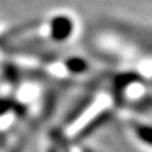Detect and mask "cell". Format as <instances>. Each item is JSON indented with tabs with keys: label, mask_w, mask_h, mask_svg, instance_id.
Masks as SVG:
<instances>
[{
	"label": "cell",
	"mask_w": 152,
	"mask_h": 152,
	"mask_svg": "<svg viewBox=\"0 0 152 152\" xmlns=\"http://www.w3.org/2000/svg\"><path fill=\"white\" fill-rule=\"evenodd\" d=\"M118 112L120 108L110 84L97 86L53 129L64 142H86L89 135L107 124Z\"/></svg>",
	"instance_id": "1"
},
{
	"label": "cell",
	"mask_w": 152,
	"mask_h": 152,
	"mask_svg": "<svg viewBox=\"0 0 152 152\" xmlns=\"http://www.w3.org/2000/svg\"><path fill=\"white\" fill-rule=\"evenodd\" d=\"M72 23L67 18H56L51 24V39L56 42H63L71 35Z\"/></svg>",
	"instance_id": "4"
},
{
	"label": "cell",
	"mask_w": 152,
	"mask_h": 152,
	"mask_svg": "<svg viewBox=\"0 0 152 152\" xmlns=\"http://www.w3.org/2000/svg\"><path fill=\"white\" fill-rule=\"evenodd\" d=\"M40 152H72L71 143L59 137L55 129L51 128L43 135L40 143Z\"/></svg>",
	"instance_id": "3"
},
{
	"label": "cell",
	"mask_w": 152,
	"mask_h": 152,
	"mask_svg": "<svg viewBox=\"0 0 152 152\" xmlns=\"http://www.w3.org/2000/svg\"><path fill=\"white\" fill-rule=\"evenodd\" d=\"M123 127L132 142L144 151L152 152V123L135 118L129 113L126 119L123 118Z\"/></svg>",
	"instance_id": "2"
}]
</instances>
